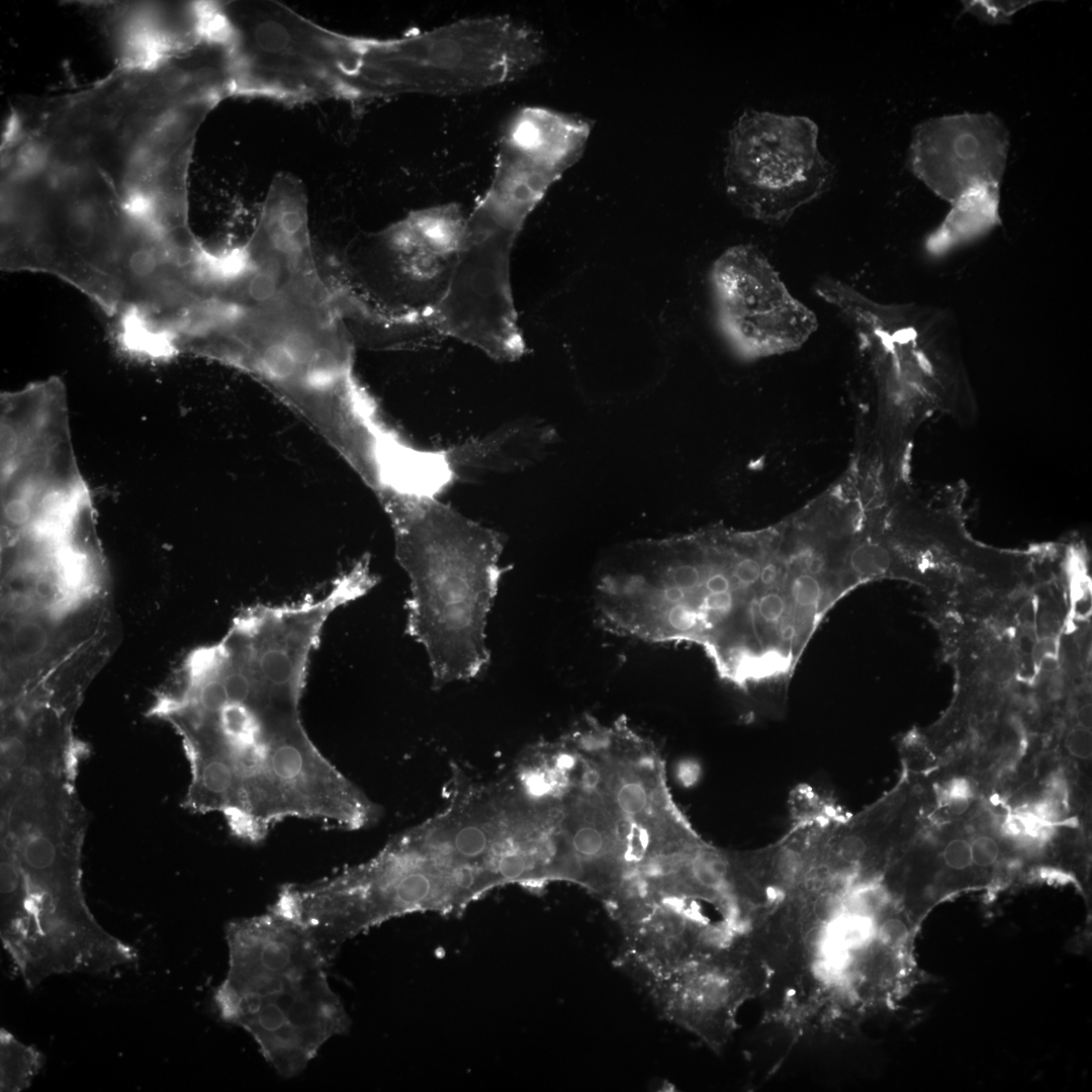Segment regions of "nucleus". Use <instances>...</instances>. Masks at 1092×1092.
I'll return each mask as SVG.
<instances>
[{
	"label": "nucleus",
	"instance_id": "nucleus-7",
	"mask_svg": "<svg viewBox=\"0 0 1092 1092\" xmlns=\"http://www.w3.org/2000/svg\"><path fill=\"white\" fill-rule=\"evenodd\" d=\"M466 217L445 204L413 211L382 230L362 234L331 253L334 272L368 306L390 313L393 295L436 284L446 289Z\"/></svg>",
	"mask_w": 1092,
	"mask_h": 1092
},
{
	"label": "nucleus",
	"instance_id": "nucleus-16",
	"mask_svg": "<svg viewBox=\"0 0 1092 1092\" xmlns=\"http://www.w3.org/2000/svg\"><path fill=\"white\" fill-rule=\"evenodd\" d=\"M849 565L852 571L866 578L885 574L891 567V556L878 543L864 542L851 552Z\"/></svg>",
	"mask_w": 1092,
	"mask_h": 1092
},
{
	"label": "nucleus",
	"instance_id": "nucleus-11",
	"mask_svg": "<svg viewBox=\"0 0 1092 1092\" xmlns=\"http://www.w3.org/2000/svg\"><path fill=\"white\" fill-rule=\"evenodd\" d=\"M747 989V972L726 950L688 963L646 991L664 1019L719 1048Z\"/></svg>",
	"mask_w": 1092,
	"mask_h": 1092
},
{
	"label": "nucleus",
	"instance_id": "nucleus-4",
	"mask_svg": "<svg viewBox=\"0 0 1092 1092\" xmlns=\"http://www.w3.org/2000/svg\"><path fill=\"white\" fill-rule=\"evenodd\" d=\"M379 495L410 580L405 632L424 647L433 687L478 676L490 660L486 624L503 575L502 535L436 497Z\"/></svg>",
	"mask_w": 1092,
	"mask_h": 1092
},
{
	"label": "nucleus",
	"instance_id": "nucleus-8",
	"mask_svg": "<svg viewBox=\"0 0 1092 1092\" xmlns=\"http://www.w3.org/2000/svg\"><path fill=\"white\" fill-rule=\"evenodd\" d=\"M592 128L586 118L546 107L515 111L499 135L491 182L465 228L514 241L548 188L580 159Z\"/></svg>",
	"mask_w": 1092,
	"mask_h": 1092
},
{
	"label": "nucleus",
	"instance_id": "nucleus-9",
	"mask_svg": "<svg viewBox=\"0 0 1092 1092\" xmlns=\"http://www.w3.org/2000/svg\"><path fill=\"white\" fill-rule=\"evenodd\" d=\"M710 282L719 327L745 356L795 350L817 330L814 312L753 246L725 250L713 263Z\"/></svg>",
	"mask_w": 1092,
	"mask_h": 1092
},
{
	"label": "nucleus",
	"instance_id": "nucleus-22",
	"mask_svg": "<svg viewBox=\"0 0 1092 1092\" xmlns=\"http://www.w3.org/2000/svg\"><path fill=\"white\" fill-rule=\"evenodd\" d=\"M944 863L952 870H965L972 866L970 841L964 838H953L946 843L942 850Z\"/></svg>",
	"mask_w": 1092,
	"mask_h": 1092
},
{
	"label": "nucleus",
	"instance_id": "nucleus-18",
	"mask_svg": "<svg viewBox=\"0 0 1092 1092\" xmlns=\"http://www.w3.org/2000/svg\"><path fill=\"white\" fill-rule=\"evenodd\" d=\"M975 797V785L967 777L950 779L943 790L944 807L956 816L965 814L972 806Z\"/></svg>",
	"mask_w": 1092,
	"mask_h": 1092
},
{
	"label": "nucleus",
	"instance_id": "nucleus-17",
	"mask_svg": "<svg viewBox=\"0 0 1092 1092\" xmlns=\"http://www.w3.org/2000/svg\"><path fill=\"white\" fill-rule=\"evenodd\" d=\"M1037 1L1030 0H973L963 1L964 12L971 13L989 24L1009 23L1012 16L1022 8Z\"/></svg>",
	"mask_w": 1092,
	"mask_h": 1092
},
{
	"label": "nucleus",
	"instance_id": "nucleus-24",
	"mask_svg": "<svg viewBox=\"0 0 1092 1092\" xmlns=\"http://www.w3.org/2000/svg\"><path fill=\"white\" fill-rule=\"evenodd\" d=\"M4 516L9 528H19L29 522L30 507L23 499H13L5 506Z\"/></svg>",
	"mask_w": 1092,
	"mask_h": 1092
},
{
	"label": "nucleus",
	"instance_id": "nucleus-3",
	"mask_svg": "<svg viewBox=\"0 0 1092 1092\" xmlns=\"http://www.w3.org/2000/svg\"><path fill=\"white\" fill-rule=\"evenodd\" d=\"M100 176L43 166L21 176L1 208V268L53 274L120 325L150 310L173 249Z\"/></svg>",
	"mask_w": 1092,
	"mask_h": 1092
},
{
	"label": "nucleus",
	"instance_id": "nucleus-1",
	"mask_svg": "<svg viewBox=\"0 0 1092 1092\" xmlns=\"http://www.w3.org/2000/svg\"><path fill=\"white\" fill-rule=\"evenodd\" d=\"M326 622L304 600L245 608L218 640L182 658L149 710L181 739L190 767L184 806L220 814L246 842L290 818L339 826L359 804L360 788L320 751L300 717Z\"/></svg>",
	"mask_w": 1092,
	"mask_h": 1092
},
{
	"label": "nucleus",
	"instance_id": "nucleus-6",
	"mask_svg": "<svg viewBox=\"0 0 1092 1092\" xmlns=\"http://www.w3.org/2000/svg\"><path fill=\"white\" fill-rule=\"evenodd\" d=\"M833 176L818 148V126L806 116L746 109L729 131L726 192L756 220L787 221L826 192Z\"/></svg>",
	"mask_w": 1092,
	"mask_h": 1092
},
{
	"label": "nucleus",
	"instance_id": "nucleus-19",
	"mask_svg": "<svg viewBox=\"0 0 1092 1092\" xmlns=\"http://www.w3.org/2000/svg\"><path fill=\"white\" fill-rule=\"evenodd\" d=\"M792 599L797 608L816 609L823 599V588L816 575L804 572L798 574L791 584Z\"/></svg>",
	"mask_w": 1092,
	"mask_h": 1092
},
{
	"label": "nucleus",
	"instance_id": "nucleus-13",
	"mask_svg": "<svg viewBox=\"0 0 1092 1092\" xmlns=\"http://www.w3.org/2000/svg\"><path fill=\"white\" fill-rule=\"evenodd\" d=\"M44 1063L35 1048L19 1041L7 1029H0V1090L20 1092L27 1089Z\"/></svg>",
	"mask_w": 1092,
	"mask_h": 1092
},
{
	"label": "nucleus",
	"instance_id": "nucleus-15",
	"mask_svg": "<svg viewBox=\"0 0 1092 1092\" xmlns=\"http://www.w3.org/2000/svg\"><path fill=\"white\" fill-rule=\"evenodd\" d=\"M1030 811L1055 826L1064 820L1070 811V790L1066 780L1060 776L1049 779Z\"/></svg>",
	"mask_w": 1092,
	"mask_h": 1092
},
{
	"label": "nucleus",
	"instance_id": "nucleus-25",
	"mask_svg": "<svg viewBox=\"0 0 1092 1092\" xmlns=\"http://www.w3.org/2000/svg\"><path fill=\"white\" fill-rule=\"evenodd\" d=\"M778 577L779 567L775 563L769 562L766 563L764 566H761L758 583H761V585H764L766 587H770L775 584Z\"/></svg>",
	"mask_w": 1092,
	"mask_h": 1092
},
{
	"label": "nucleus",
	"instance_id": "nucleus-10",
	"mask_svg": "<svg viewBox=\"0 0 1092 1092\" xmlns=\"http://www.w3.org/2000/svg\"><path fill=\"white\" fill-rule=\"evenodd\" d=\"M1008 145L1006 127L990 112L931 118L913 132L909 167L951 204L971 190L1000 185Z\"/></svg>",
	"mask_w": 1092,
	"mask_h": 1092
},
{
	"label": "nucleus",
	"instance_id": "nucleus-14",
	"mask_svg": "<svg viewBox=\"0 0 1092 1092\" xmlns=\"http://www.w3.org/2000/svg\"><path fill=\"white\" fill-rule=\"evenodd\" d=\"M1052 825L1033 814L1030 809L1009 814L1003 823L1005 835L1021 846H1039L1052 836Z\"/></svg>",
	"mask_w": 1092,
	"mask_h": 1092
},
{
	"label": "nucleus",
	"instance_id": "nucleus-5",
	"mask_svg": "<svg viewBox=\"0 0 1092 1092\" xmlns=\"http://www.w3.org/2000/svg\"><path fill=\"white\" fill-rule=\"evenodd\" d=\"M228 971L213 996L283 1078L302 1073L351 1020L329 981L330 962L305 930L272 905L225 925Z\"/></svg>",
	"mask_w": 1092,
	"mask_h": 1092
},
{
	"label": "nucleus",
	"instance_id": "nucleus-2",
	"mask_svg": "<svg viewBox=\"0 0 1092 1092\" xmlns=\"http://www.w3.org/2000/svg\"><path fill=\"white\" fill-rule=\"evenodd\" d=\"M235 90L231 51L208 35L47 101L19 130L38 160L94 172L125 201L148 203L185 181L201 123Z\"/></svg>",
	"mask_w": 1092,
	"mask_h": 1092
},
{
	"label": "nucleus",
	"instance_id": "nucleus-21",
	"mask_svg": "<svg viewBox=\"0 0 1092 1092\" xmlns=\"http://www.w3.org/2000/svg\"><path fill=\"white\" fill-rule=\"evenodd\" d=\"M972 863L980 868L994 864L1000 853L998 842L989 835H980L970 841Z\"/></svg>",
	"mask_w": 1092,
	"mask_h": 1092
},
{
	"label": "nucleus",
	"instance_id": "nucleus-12",
	"mask_svg": "<svg viewBox=\"0 0 1092 1092\" xmlns=\"http://www.w3.org/2000/svg\"><path fill=\"white\" fill-rule=\"evenodd\" d=\"M1000 185L971 190L951 203L941 223L928 236L931 256H944L984 237L1000 224Z\"/></svg>",
	"mask_w": 1092,
	"mask_h": 1092
},
{
	"label": "nucleus",
	"instance_id": "nucleus-23",
	"mask_svg": "<svg viewBox=\"0 0 1092 1092\" xmlns=\"http://www.w3.org/2000/svg\"><path fill=\"white\" fill-rule=\"evenodd\" d=\"M1068 752L1079 759H1088L1091 756V733L1089 728L1078 725L1074 727L1065 740Z\"/></svg>",
	"mask_w": 1092,
	"mask_h": 1092
},
{
	"label": "nucleus",
	"instance_id": "nucleus-20",
	"mask_svg": "<svg viewBox=\"0 0 1092 1092\" xmlns=\"http://www.w3.org/2000/svg\"><path fill=\"white\" fill-rule=\"evenodd\" d=\"M757 616L765 624H779V631L783 628V620L787 617V600L778 590L763 593L756 605ZM780 634V633H779Z\"/></svg>",
	"mask_w": 1092,
	"mask_h": 1092
}]
</instances>
